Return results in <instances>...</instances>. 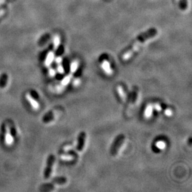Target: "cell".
<instances>
[{"label":"cell","mask_w":192,"mask_h":192,"mask_svg":"<svg viewBox=\"0 0 192 192\" xmlns=\"http://www.w3.org/2000/svg\"><path fill=\"white\" fill-rule=\"evenodd\" d=\"M157 33V30L154 28H152L141 34L137 37L136 41L134 42L132 46L130 47V49L124 52V54L122 56V59L124 61L129 60L135 54V53L139 50L144 43L147 40H149V39L155 36Z\"/></svg>","instance_id":"cell-1"},{"label":"cell","mask_w":192,"mask_h":192,"mask_svg":"<svg viewBox=\"0 0 192 192\" xmlns=\"http://www.w3.org/2000/svg\"><path fill=\"white\" fill-rule=\"evenodd\" d=\"M125 139L126 137L124 134H119L115 138L110 149V153L112 156H116L119 153V151L125 142Z\"/></svg>","instance_id":"cell-2"},{"label":"cell","mask_w":192,"mask_h":192,"mask_svg":"<svg viewBox=\"0 0 192 192\" xmlns=\"http://www.w3.org/2000/svg\"><path fill=\"white\" fill-rule=\"evenodd\" d=\"M15 134V129L14 126L11 123L5 124V134H4V141L7 146L12 145L14 142V136Z\"/></svg>","instance_id":"cell-3"},{"label":"cell","mask_w":192,"mask_h":192,"mask_svg":"<svg viewBox=\"0 0 192 192\" xmlns=\"http://www.w3.org/2000/svg\"><path fill=\"white\" fill-rule=\"evenodd\" d=\"M55 156L53 155H49V157L47 158L46 167L44 171V174L45 178H48L50 177L52 171V167H53L54 164L55 162Z\"/></svg>","instance_id":"cell-4"},{"label":"cell","mask_w":192,"mask_h":192,"mask_svg":"<svg viewBox=\"0 0 192 192\" xmlns=\"http://www.w3.org/2000/svg\"><path fill=\"white\" fill-rule=\"evenodd\" d=\"M86 134L84 131L81 132L78 135L77 145V150L78 152H81L84 151L86 142Z\"/></svg>","instance_id":"cell-5"},{"label":"cell","mask_w":192,"mask_h":192,"mask_svg":"<svg viewBox=\"0 0 192 192\" xmlns=\"http://www.w3.org/2000/svg\"><path fill=\"white\" fill-rule=\"evenodd\" d=\"M116 92L117 94L118 95V97H119L120 99L121 100L122 102H123L124 103L127 102L128 100V95L126 94V91L124 88V87L122 85H117L116 88Z\"/></svg>","instance_id":"cell-6"},{"label":"cell","mask_w":192,"mask_h":192,"mask_svg":"<svg viewBox=\"0 0 192 192\" xmlns=\"http://www.w3.org/2000/svg\"><path fill=\"white\" fill-rule=\"evenodd\" d=\"M101 67L103 70L104 72L107 75L111 76L113 75V70L111 68V65L109 61L106 59H104L101 63Z\"/></svg>","instance_id":"cell-7"},{"label":"cell","mask_w":192,"mask_h":192,"mask_svg":"<svg viewBox=\"0 0 192 192\" xmlns=\"http://www.w3.org/2000/svg\"><path fill=\"white\" fill-rule=\"evenodd\" d=\"M138 99V92L137 91H134L131 94L129 97L128 98V108H133L134 107L135 104H136Z\"/></svg>","instance_id":"cell-8"},{"label":"cell","mask_w":192,"mask_h":192,"mask_svg":"<svg viewBox=\"0 0 192 192\" xmlns=\"http://www.w3.org/2000/svg\"><path fill=\"white\" fill-rule=\"evenodd\" d=\"M58 110H56V109L54 110H52L44 116V118L42 119L44 123H49V122L52 121L55 118L57 115H58Z\"/></svg>","instance_id":"cell-9"},{"label":"cell","mask_w":192,"mask_h":192,"mask_svg":"<svg viewBox=\"0 0 192 192\" xmlns=\"http://www.w3.org/2000/svg\"><path fill=\"white\" fill-rule=\"evenodd\" d=\"M153 105L152 104H148L146 106L144 111V117L146 119H150L153 115Z\"/></svg>","instance_id":"cell-10"},{"label":"cell","mask_w":192,"mask_h":192,"mask_svg":"<svg viewBox=\"0 0 192 192\" xmlns=\"http://www.w3.org/2000/svg\"><path fill=\"white\" fill-rule=\"evenodd\" d=\"M26 99H28V101L29 102L30 104H31V106H32V108L34 109H35V110H37V109H39V103L32 96L30 95V94H29V93H27L26 95Z\"/></svg>","instance_id":"cell-11"},{"label":"cell","mask_w":192,"mask_h":192,"mask_svg":"<svg viewBox=\"0 0 192 192\" xmlns=\"http://www.w3.org/2000/svg\"><path fill=\"white\" fill-rule=\"evenodd\" d=\"M60 158L64 161H72L75 159V155L69 153H65L60 154Z\"/></svg>","instance_id":"cell-12"},{"label":"cell","mask_w":192,"mask_h":192,"mask_svg":"<svg viewBox=\"0 0 192 192\" xmlns=\"http://www.w3.org/2000/svg\"><path fill=\"white\" fill-rule=\"evenodd\" d=\"M67 180L66 178L65 177H59V178H55L52 181V183H53L56 186L58 185H64L67 183Z\"/></svg>","instance_id":"cell-13"},{"label":"cell","mask_w":192,"mask_h":192,"mask_svg":"<svg viewBox=\"0 0 192 192\" xmlns=\"http://www.w3.org/2000/svg\"><path fill=\"white\" fill-rule=\"evenodd\" d=\"M54 59V53L53 52H50L49 54H47V57L45 60V65L46 66H49V65L53 62Z\"/></svg>","instance_id":"cell-14"},{"label":"cell","mask_w":192,"mask_h":192,"mask_svg":"<svg viewBox=\"0 0 192 192\" xmlns=\"http://www.w3.org/2000/svg\"><path fill=\"white\" fill-rule=\"evenodd\" d=\"M155 146L157 149H158L159 150H161V151H163V150L165 149V148H166V147H167L166 142L162 140H159L157 141L155 143Z\"/></svg>","instance_id":"cell-15"},{"label":"cell","mask_w":192,"mask_h":192,"mask_svg":"<svg viewBox=\"0 0 192 192\" xmlns=\"http://www.w3.org/2000/svg\"><path fill=\"white\" fill-rule=\"evenodd\" d=\"M71 79H72V75L70 74H69V75H67L63 78V80H62V81H61L60 84L65 87L69 84L70 81H71Z\"/></svg>","instance_id":"cell-16"},{"label":"cell","mask_w":192,"mask_h":192,"mask_svg":"<svg viewBox=\"0 0 192 192\" xmlns=\"http://www.w3.org/2000/svg\"><path fill=\"white\" fill-rule=\"evenodd\" d=\"M8 80V77L6 74H3L0 77V87L1 88H4L6 86Z\"/></svg>","instance_id":"cell-17"},{"label":"cell","mask_w":192,"mask_h":192,"mask_svg":"<svg viewBox=\"0 0 192 192\" xmlns=\"http://www.w3.org/2000/svg\"><path fill=\"white\" fill-rule=\"evenodd\" d=\"M78 68V63L77 61H74L70 65V71L71 73H74L75 72H77V69Z\"/></svg>","instance_id":"cell-18"},{"label":"cell","mask_w":192,"mask_h":192,"mask_svg":"<svg viewBox=\"0 0 192 192\" xmlns=\"http://www.w3.org/2000/svg\"><path fill=\"white\" fill-rule=\"evenodd\" d=\"M164 115L166 116H168V117H171L173 116V110H172L171 108H165L164 109Z\"/></svg>","instance_id":"cell-19"},{"label":"cell","mask_w":192,"mask_h":192,"mask_svg":"<svg viewBox=\"0 0 192 192\" xmlns=\"http://www.w3.org/2000/svg\"><path fill=\"white\" fill-rule=\"evenodd\" d=\"M60 42V37L58 36H56L54 39V47L55 50L57 49L58 47L59 46Z\"/></svg>","instance_id":"cell-20"},{"label":"cell","mask_w":192,"mask_h":192,"mask_svg":"<svg viewBox=\"0 0 192 192\" xmlns=\"http://www.w3.org/2000/svg\"><path fill=\"white\" fill-rule=\"evenodd\" d=\"M152 105H153V108L157 112H161L162 111V109H163L162 106L160 103H155L152 104Z\"/></svg>","instance_id":"cell-21"},{"label":"cell","mask_w":192,"mask_h":192,"mask_svg":"<svg viewBox=\"0 0 192 192\" xmlns=\"http://www.w3.org/2000/svg\"><path fill=\"white\" fill-rule=\"evenodd\" d=\"M81 84V80L79 77H77L75 78H74V80H73V85L74 86H78Z\"/></svg>","instance_id":"cell-22"},{"label":"cell","mask_w":192,"mask_h":192,"mask_svg":"<svg viewBox=\"0 0 192 192\" xmlns=\"http://www.w3.org/2000/svg\"><path fill=\"white\" fill-rule=\"evenodd\" d=\"M180 4V8L182 10H185L186 8V0H180L179 2Z\"/></svg>","instance_id":"cell-23"},{"label":"cell","mask_w":192,"mask_h":192,"mask_svg":"<svg viewBox=\"0 0 192 192\" xmlns=\"http://www.w3.org/2000/svg\"><path fill=\"white\" fill-rule=\"evenodd\" d=\"M57 72L60 73V74H64V72H65V70H64V67L62 66V65H61L60 64H59V65H58V67H57Z\"/></svg>","instance_id":"cell-24"},{"label":"cell","mask_w":192,"mask_h":192,"mask_svg":"<svg viewBox=\"0 0 192 192\" xmlns=\"http://www.w3.org/2000/svg\"><path fill=\"white\" fill-rule=\"evenodd\" d=\"M49 75L50 77H54L56 74L55 70L53 68H50L49 69Z\"/></svg>","instance_id":"cell-25"},{"label":"cell","mask_w":192,"mask_h":192,"mask_svg":"<svg viewBox=\"0 0 192 192\" xmlns=\"http://www.w3.org/2000/svg\"><path fill=\"white\" fill-rule=\"evenodd\" d=\"M62 58H61L60 57H57L55 59V62H56L57 64H60L61 62H62Z\"/></svg>","instance_id":"cell-26"},{"label":"cell","mask_w":192,"mask_h":192,"mask_svg":"<svg viewBox=\"0 0 192 192\" xmlns=\"http://www.w3.org/2000/svg\"><path fill=\"white\" fill-rule=\"evenodd\" d=\"M4 1H5V0H0V5H1V4H2Z\"/></svg>","instance_id":"cell-27"}]
</instances>
